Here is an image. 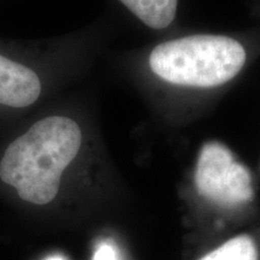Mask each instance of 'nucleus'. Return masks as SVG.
Here are the masks:
<instances>
[{
    "instance_id": "obj_1",
    "label": "nucleus",
    "mask_w": 260,
    "mask_h": 260,
    "mask_svg": "<svg viewBox=\"0 0 260 260\" xmlns=\"http://www.w3.org/2000/svg\"><path fill=\"white\" fill-rule=\"evenodd\" d=\"M0 153V182L32 206L56 203L67 178L95 149L94 123L77 103L53 104L29 117Z\"/></svg>"
},
{
    "instance_id": "obj_2",
    "label": "nucleus",
    "mask_w": 260,
    "mask_h": 260,
    "mask_svg": "<svg viewBox=\"0 0 260 260\" xmlns=\"http://www.w3.org/2000/svg\"><path fill=\"white\" fill-rule=\"evenodd\" d=\"M86 37L41 41L0 39V122L37 112L86 69Z\"/></svg>"
},
{
    "instance_id": "obj_3",
    "label": "nucleus",
    "mask_w": 260,
    "mask_h": 260,
    "mask_svg": "<svg viewBox=\"0 0 260 260\" xmlns=\"http://www.w3.org/2000/svg\"><path fill=\"white\" fill-rule=\"evenodd\" d=\"M247 51L236 39L197 34L162 41L146 57V68L158 82L189 89L223 86L241 73Z\"/></svg>"
},
{
    "instance_id": "obj_4",
    "label": "nucleus",
    "mask_w": 260,
    "mask_h": 260,
    "mask_svg": "<svg viewBox=\"0 0 260 260\" xmlns=\"http://www.w3.org/2000/svg\"><path fill=\"white\" fill-rule=\"evenodd\" d=\"M194 182L204 199L225 209L248 204L254 197L251 172L218 141H209L201 147Z\"/></svg>"
},
{
    "instance_id": "obj_5",
    "label": "nucleus",
    "mask_w": 260,
    "mask_h": 260,
    "mask_svg": "<svg viewBox=\"0 0 260 260\" xmlns=\"http://www.w3.org/2000/svg\"><path fill=\"white\" fill-rule=\"evenodd\" d=\"M126 9L148 28H168L177 14L178 0H119Z\"/></svg>"
},
{
    "instance_id": "obj_6",
    "label": "nucleus",
    "mask_w": 260,
    "mask_h": 260,
    "mask_svg": "<svg viewBox=\"0 0 260 260\" xmlns=\"http://www.w3.org/2000/svg\"><path fill=\"white\" fill-rule=\"evenodd\" d=\"M200 260H258V251L251 237L240 235L228 240Z\"/></svg>"
},
{
    "instance_id": "obj_7",
    "label": "nucleus",
    "mask_w": 260,
    "mask_h": 260,
    "mask_svg": "<svg viewBox=\"0 0 260 260\" xmlns=\"http://www.w3.org/2000/svg\"><path fill=\"white\" fill-rule=\"evenodd\" d=\"M93 260H118L115 247L109 242H102L94 253Z\"/></svg>"
},
{
    "instance_id": "obj_8",
    "label": "nucleus",
    "mask_w": 260,
    "mask_h": 260,
    "mask_svg": "<svg viewBox=\"0 0 260 260\" xmlns=\"http://www.w3.org/2000/svg\"><path fill=\"white\" fill-rule=\"evenodd\" d=\"M46 260H64V258H61L60 255H51Z\"/></svg>"
}]
</instances>
